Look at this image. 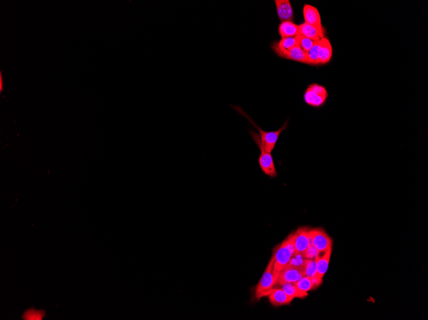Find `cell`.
<instances>
[{
    "instance_id": "obj_24",
    "label": "cell",
    "mask_w": 428,
    "mask_h": 320,
    "mask_svg": "<svg viewBox=\"0 0 428 320\" xmlns=\"http://www.w3.org/2000/svg\"><path fill=\"white\" fill-rule=\"evenodd\" d=\"M313 284V288L315 289V288H318L319 286L323 283V279L319 278V276L316 275L314 276L313 278H310Z\"/></svg>"
},
{
    "instance_id": "obj_20",
    "label": "cell",
    "mask_w": 428,
    "mask_h": 320,
    "mask_svg": "<svg viewBox=\"0 0 428 320\" xmlns=\"http://www.w3.org/2000/svg\"><path fill=\"white\" fill-rule=\"evenodd\" d=\"M294 284L299 290L303 292L308 293L309 291L314 289L311 278L307 277V276H304L301 280L297 281Z\"/></svg>"
},
{
    "instance_id": "obj_8",
    "label": "cell",
    "mask_w": 428,
    "mask_h": 320,
    "mask_svg": "<svg viewBox=\"0 0 428 320\" xmlns=\"http://www.w3.org/2000/svg\"><path fill=\"white\" fill-rule=\"evenodd\" d=\"M309 230L307 227H301L297 230L295 233H292L293 242L296 253L303 254L309 246Z\"/></svg>"
},
{
    "instance_id": "obj_13",
    "label": "cell",
    "mask_w": 428,
    "mask_h": 320,
    "mask_svg": "<svg viewBox=\"0 0 428 320\" xmlns=\"http://www.w3.org/2000/svg\"><path fill=\"white\" fill-rule=\"evenodd\" d=\"M270 304L273 306L279 307L291 304L292 298L289 297L282 288H274L267 296Z\"/></svg>"
},
{
    "instance_id": "obj_21",
    "label": "cell",
    "mask_w": 428,
    "mask_h": 320,
    "mask_svg": "<svg viewBox=\"0 0 428 320\" xmlns=\"http://www.w3.org/2000/svg\"><path fill=\"white\" fill-rule=\"evenodd\" d=\"M317 258H318L314 259H307L306 265L303 269L304 276L313 278L316 275Z\"/></svg>"
},
{
    "instance_id": "obj_11",
    "label": "cell",
    "mask_w": 428,
    "mask_h": 320,
    "mask_svg": "<svg viewBox=\"0 0 428 320\" xmlns=\"http://www.w3.org/2000/svg\"><path fill=\"white\" fill-rule=\"evenodd\" d=\"M303 16L304 21L307 25L315 26V27L322 28L323 26L321 23L320 14L318 9L310 5H304L303 7Z\"/></svg>"
},
{
    "instance_id": "obj_1",
    "label": "cell",
    "mask_w": 428,
    "mask_h": 320,
    "mask_svg": "<svg viewBox=\"0 0 428 320\" xmlns=\"http://www.w3.org/2000/svg\"><path fill=\"white\" fill-rule=\"evenodd\" d=\"M275 258L272 256L269 263L263 272L259 282L256 285L255 295L256 299L260 300L263 297H267L270 291L277 285L279 273L274 268Z\"/></svg>"
},
{
    "instance_id": "obj_6",
    "label": "cell",
    "mask_w": 428,
    "mask_h": 320,
    "mask_svg": "<svg viewBox=\"0 0 428 320\" xmlns=\"http://www.w3.org/2000/svg\"><path fill=\"white\" fill-rule=\"evenodd\" d=\"M294 254L289 247L287 246L285 241L282 244L278 245L276 247L273 254L275 258L274 268L275 270L280 272V271L285 270L289 265Z\"/></svg>"
},
{
    "instance_id": "obj_22",
    "label": "cell",
    "mask_w": 428,
    "mask_h": 320,
    "mask_svg": "<svg viewBox=\"0 0 428 320\" xmlns=\"http://www.w3.org/2000/svg\"><path fill=\"white\" fill-rule=\"evenodd\" d=\"M296 38L299 47L306 53H308L316 43L315 41L299 35L297 36Z\"/></svg>"
},
{
    "instance_id": "obj_23",
    "label": "cell",
    "mask_w": 428,
    "mask_h": 320,
    "mask_svg": "<svg viewBox=\"0 0 428 320\" xmlns=\"http://www.w3.org/2000/svg\"><path fill=\"white\" fill-rule=\"evenodd\" d=\"M321 253L314 246H309L301 255L307 259H314L318 258Z\"/></svg>"
},
{
    "instance_id": "obj_17",
    "label": "cell",
    "mask_w": 428,
    "mask_h": 320,
    "mask_svg": "<svg viewBox=\"0 0 428 320\" xmlns=\"http://www.w3.org/2000/svg\"><path fill=\"white\" fill-rule=\"evenodd\" d=\"M284 58L293 61L308 64V58L307 53L304 52L299 45L296 46L293 49L290 50L284 56Z\"/></svg>"
},
{
    "instance_id": "obj_5",
    "label": "cell",
    "mask_w": 428,
    "mask_h": 320,
    "mask_svg": "<svg viewBox=\"0 0 428 320\" xmlns=\"http://www.w3.org/2000/svg\"><path fill=\"white\" fill-rule=\"evenodd\" d=\"M244 115L248 118L250 122L252 123L253 125L255 126V127L257 128L258 131H259L260 142L261 144L262 145L263 149H264L266 152L271 153L275 149L280 135L281 134V133L287 128L288 121H287L286 122H285L284 125H283L280 129L276 130V131L267 132L264 131V130L262 129V128L258 127L256 123L253 122L251 118L248 117L246 114H244Z\"/></svg>"
},
{
    "instance_id": "obj_2",
    "label": "cell",
    "mask_w": 428,
    "mask_h": 320,
    "mask_svg": "<svg viewBox=\"0 0 428 320\" xmlns=\"http://www.w3.org/2000/svg\"><path fill=\"white\" fill-rule=\"evenodd\" d=\"M308 64L319 65L327 64L332 57L333 49L327 38L316 42L308 53Z\"/></svg>"
},
{
    "instance_id": "obj_19",
    "label": "cell",
    "mask_w": 428,
    "mask_h": 320,
    "mask_svg": "<svg viewBox=\"0 0 428 320\" xmlns=\"http://www.w3.org/2000/svg\"><path fill=\"white\" fill-rule=\"evenodd\" d=\"M307 261V259L304 258L301 254L295 253L292 256L291 261L288 265L287 268H293L296 269H300L303 270L304 266H305Z\"/></svg>"
},
{
    "instance_id": "obj_4",
    "label": "cell",
    "mask_w": 428,
    "mask_h": 320,
    "mask_svg": "<svg viewBox=\"0 0 428 320\" xmlns=\"http://www.w3.org/2000/svg\"><path fill=\"white\" fill-rule=\"evenodd\" d=\"M328 93L325 87L314 83L309 84L304 94V101L308 105L319 108L325 104Z\"/></svg>"
},
{
    "instance_id": "obj_18",
    "label": "cell",
    "mask_w": 428,
    "mask_h": 320,
    "mask_svg": "<svg viewBox=\"0 0 428 320\" xmlns=\"http://www.w3.org/2000/svg\"><path fill=\"white\" fill-rule=\"evenodd\" d=\"M292 299H304L308 295V293L302 292L296 287L294 283H284L278 285Z\"/></svg>"
},
{
    "instance_id": "obj_26",
    "label": "cell",
    "mask_w": 428,
    "mask_h": 320,
    "mask_svg": "<svg viewBox=\"0 0 428 320\" xmlns=\"http://www.w3.org/2000/svg\"><path fill=\"white\" fill-rule=\"evenodd\" d=\"M2 85H3V84H2V77L1 74H0V89H1V91L3 89H2Z\"/></svg>"
},
{
    "instance_id": "obj_7",
    "label": "cell",
    "mask_w": 428,
    "mask_h": 320,
    "mask_svg": "<svg viewBox=\"0 0 428 320\" xmlns=\"http://www.w3.org/2000/svg\"><path fill=\"white\" fill-rule=\"evenodd\" d=\"M309 237L313 241V246L318 249L319 253H325L328 249L332 248V239L325 230L321 227L310 229Z\"/></svg>"
},
{
    "instance_id": "obj_15",
    "label": "cell",
    "mask_w": 428,
    "mask_h": 320,
    "mask_svg": "<svg viewBox=\"0 0 428 320\" xmlns=\"http://www.w3.org/2000/svg\"><path fill=\"white\" fill-rule=\"evenodd\" d=\"M332 252V248L325 252L323 256L319 255L317 258L316 275L319 278L323 279L326 271H327L330 264V258Z\"/></svg>"
},
{
    "instance_id": "obj_16",
    "label": "cell",
    "mask_w": 428,
    "mask_h": 320,
    "mask_svg": "<svg viewBox=\"0 0 428 320\" xmlns=\"http://www.w3.org/2000/svg\"><path fill=\"white\" fill-rule=\"evenodd\" d=\"M282 38L296 37L299 35V26L292 21L282 22L278 28Z\"/></svg>"
},
{
    "instance_id": "obj_3",
    "label": "cell",
    "mask_w": 428,
    "mask_h": 320,
    "mask_svg": "<svg viewBox=\"0 0 428 320\" xmlns=\"http://www.w3.org/2000/svg\"><path fill=\"white\" fill-rule=\"evenodd\" d=\"M254 142L257 145L260 150V155L258 158V162L261 169L263 173L270 178H275L278 176L277 169H276L274 159L271 153L266 152L261 144L259 134H256L255 132L251 131Z\"/></svg>"
},
{
    "instance_id": "obj_25",
    "label": "cell",
    "mask_w": 428,
    "mask_h": 320,
    "mask_svg": "<svg viewBox=\"0 0 428 320\" xmlns=\"http://www.w3.org/2000/svg\"><path fill=\"white\" fill-rule=\"evenodd\" d=\"M26 318L28 319H41V316L40 312H31L29 311L28 314H26Z\"/></svg>"
},
{
    "instance_id": "obj_10",
    "label": "cell",
    "mask_w": 428,
    "mask_h": 320,
    "mask_svg": "<svg viewBox=\"0 0 428 320\" xmlns=\"http://www.w3.org/2000/svg\"><path fill=\"white\" fill-rule=\"evenodd\" d=\"M299 35L318 42L325 37V28H319L307 25L305 23L299 26Z\"/></svg>"
},
{
    "instance_id": "obj_14",
    "label": "cell",
    "mask_w": 428,
    "mask_h": 320,
    "mask_svg": "<svg viewBox=\"0 0 428 320\" xmlns=\"http://www.w3.org/2000/svg\"><path fill=\"white\" fill-rule=\"evenodd\" d=\"M298 45L296 37L282 38L278 42H275L273 45V50L280 57H284L285 54L290 50Z\"/></svg>"
},
{
    "instance_id": "obj_12",
    "label": "cell",
    "mask_w": 428,
    "mask_h": 320,
    "mask_svg": "<svg viewBox=\"0 0 428 320\" xmlns=\"http://www.w3.org/2000/svg\"><path fill=\"white\" fill-rule=\"evenodd\" d=\"M275 2L280 20L291 21L294 18V12L289 0H275Z\"/></svg>"
},
{
    "instance_id": "obj_9",
    "label": "cell",
    "mask_w": 428,
    "mask_h": 320,
    "mask_svg": "<svg viewBox=\"0 0 428 320\" xmlns=\"http://www.w3.org/2000/svg\"><path fill=\"white\" fill-rule=\"evenodd\" d=\"M304 276V271L300 269L287 268L280 271L277 285L284 283H295Z\"/></svg>"
}]
</instances>
